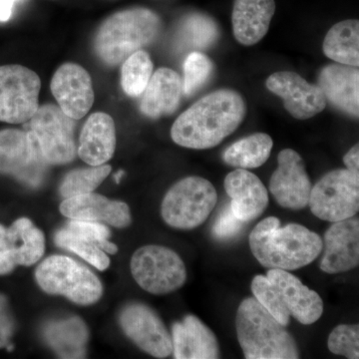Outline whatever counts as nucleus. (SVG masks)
<instances>
[{
    "label": "nucleus",
    "mask_w": 359,
    "mask_h": 359,
    "mask_svg": "<svg viewBox=\"0 0 359 359\" xmlns=\"http://www.w3.org/2000/svg\"><path fill=\"white\" fill-rule=\"evenodd\" d=\"M323 245L325 254L320 269L325 273H346L359 264V221L349 218L332 223L325 231Z\"/></svg>",
    "instance_id": "17"
},
{
    "label": "nucleus",
    "mask_w": 359,
    "mask_h": 359,
    "mask_svg": "<svg viewBox=\"0 0 359 359\" xmlns=\"http://www.w3.org/2000/svg\"><path fill=\"white\" fill-rule=\"evenodd\" d=\"M47 163L29 131H0V173L11 175L28 185H39Z\"/></svg>",
    "instance_id": "11"
},
{
    "label": "nucleus",
    "mask_w": 359,
    "mask_h": 359,
    "mask_svg": "<svg viewBox=\"0 0 359 359\" xmlns=\"http://www.w3.org/2000/svg\"><path fill=\"white\" fill-rule=\"evenodd\" d=\"M252 254L264 268L294 271L313 263L323 252V238L299 224L280 226L269 217L259 222L250 235Z\"/></svg>",
    "instance_id": "2"
},
{
    "label": "nucleus",
    "mask_w": 359,
    "mask_h": 359,
    "mask_svg": "<svg viewBox=\"0 0 359 359\" xmlns=\"http://www.w3.org/2000/svg\"><path fill=\"white\" fill-rule=\"evenodd\" d=\"M16 1L20 0H0V22H6L11 20Z\"/></svg>",
    "instance_id": "40"
},
{
    "label": "nucleus",
    "mask_w": 359,
    "mask_h": 359,
    "mask_svg": "<svg viewBox=\"0 0 359 359\" xmlns=\"http://www.w3.org/2000/svg\"><path fill=\"white\" fill-rule=\"evenodd\" d=\"M266 88L283 99V107L292 117L308 120L320 114L327 106V99L318 85L309 83L297 73L280 71L266 82Z\"/></svg>",
    "instance_id": "15"
},
{
    "label": "nucleus",
    "mask_w": 359,
    "mask_h": 359,
    "mask_svg": "<svg viewBox=\"0 0 359 359\" xmlns=\"http://www.w3.org/2000/svg\"><path fill=\"white\" fill-rule=\"evenodd\" d=\"M6 233V226L0 224V276L9 275L16 268L7 249Z\"/></svg>",
    "instance_id": "38"
},
{
    "label": "nucleus",
    "mask_w": 359,
    "mask_h": 359,
    "mask_svg": "<svg viewBox=\"0 0 359 359\" xmlns=\"http://www.w3.org/2000/svg\"><path fill=\"white\" fill-rule=\"evenodd\" d=\"M28 131L34 137L47 164L65 165L76 156V120L68 117L54 104H44L29 120Z\"/></svg>",
    "instance_id": "8"
},
{
    "label": "nucleus",
    "mask_w": 359,
    "mask_h": 359,
    "mask_svg": "<svg viewBox=\"0 0 359 359\" xmlns=\"http://www.w3.org/2000/svg\"><path fill=\"white\" fill-rule=\"evenodd\" d=\"M320 87L327 101L346 114L358 117L359 71L358 67L332 65L318 75Z\"/></svg>",
    "instance_id": "22"
},
{
    "label": "nucleus",
    "mask_w": 359,
    "mask_h": 359,
    "mask_svg": "<svg viewBox=\"0 0 359 359\" xmlns=\"http://www.w3.org/2000/svg\"><path fill=\"white\" fill-rule=\"evenodd\" d=\"M255 297L243 299L236 316L238 344L247 359H297V342Z\"/></svg>",
    "instance_id": "4"
},
{
    "label": "nucleus",
    "mask_w": 359,
    "mask_h": 359,
    "mask_svg": "<svg viewBox=\"0 0 359 359\" xmlns=\"http://www.w3.org/2000/svg\"><path fill=\"white\" fill-rule=\"evenodd\" d=\"M60 212L66 218L104 222L116 228H126L132 222L126 203L109 200L93 192L67 198L60 205Z\"/></svg>",
    "instance_id": "20"
},
{
    "label": "nucleus",
    "mask_w": 359,
    "mask_h": 359,
    "mask_svg": "<svg viewBox=\"0 0 359 359\" xmlns=\"http://www.w3.org/2000/svg\"><path fill=\"white\" fill-rule=\"evenodd\" d=\"M115 123L110 115L93 113L85 122L80 134L77 153L90 166L106 164L114 155Z\"/></svg>",
    "instance_id": "23"
},
{
    "label": "nucleus",
    "mask_w": 359,
    "mask_h": 359,
    "mask_svg": "<svg viewBox=\"0 0 359 359\" xmlns=\"http://www.w3.org/2000/svg\"><path fill=\"white\" fill-rule=\"evenodd\" d=\"M252 294L266 311H269L276 320L280 321L283 327H287L290 323V314L282 297L278 294V290L273 283L266 278V276L257 275L252 278L250 285Z\"/></svg>",
    "instance_id": "33"
},
{
    "label": "nucleus",
    "mask_w": 359,
    "mask_h": 359,
    "mask_svg": "<svg viewBox=\"0 0 359 359\" xmlns=\"http://www.w3.org/2000/svg\"><path fill=\"white\" fill-rule=\"evenodd\" d=\"M275 13V0H235L233 36L245 46L257 44L266 36Z\"/></svg>",
    "instance_id": "24"
},
{
    "label": "nucleus",
    "mask_w": 359,
    "mask_h": 359,
    "mask_svg": "<svg viewBox=\"0 0 359 359\" xmlns=\"http://www.w3.org/2000/svg\"><path fill=\"white\" fill-rule=\"evenodd\" d=\"M109 238V229L99 222L71 219L56 233L55 244L74 252L99 271H105L110 266L106 252L115 255L118 252Z\"/></svg>",
    "instance_id": "12"
},
{
    "label": "nucleus",
    "mask_w": 359,
    "mask_h": 359,
    "mask_svg": "<svg viewBox=\"0 0 359 359\" xmlns=\"http://www.w3.org/2000/svg\"><path fill=\"white\" fill-rule=\"evenodd\" d=\"M7 249L16 266H30L43 256V233L27 218L13 222L6 233Z\"/></svg>",
    "instance_id": "27"
},
{
    "label": "nucleus",
    "mask_w": 359,
    "mask_h": 359,
    "mask_svg": "<svg viewBox=\"0 0 359 359\" xmlns=\"http://www.w3.org/2000/svg\"><path fill=\"white\" fill-rule=\"evenodd\" d=\"M50 88L60 109L76 121L88 114L93 105L95 96L91 77L75 63H65L56 70Z\"/></svg>",
    "instance_id": "16"
},
{
    "label": "nucleus",
    "mask_w": 359,
    "mask_h": 359,
    "mask_svg": "<svg viewBox=\"0 0 359 359\" xmlns=\"http://www.w3.org/2000/svg\"><path fill=\"white\" fill-rule=\"evenodd\" d=\"M45 341L62 358H82L86 354L88 328L78 316L50 321L43 330Z\"/></svg>",
    "instance_id": "26"
},
{
    "label": "nucleus",
    "mask_w": 359,
    "mask_h": 359,
    "mask_svg": "<svg viewBox=\"0 0 359 359\" xmlns=\"http://www.w3.org/2000/svg\"><path fill=\"white\" fill-rule=\"evenodd\" d=\"M109 165L76 169L66 175L60 187V194L65 199L74 196L92 193L111 173Z\"/></svg>",
    "instance_id": "32"
},
{
    "label": "nucleus",
    "mask_w": 359,
    "mask_h": 359,
    "mask_svg": "<svg viewBox=\"0 0 359 359\" xmlns=\"http://www.w3.org/2000/svg\"><path fill=\"white\" fill-rule=\"evenodd\" d=\"M123 175H124L123 171H119V173L115 175V180L117 183H120V180H121Z\"/></svg>",
    "instance_id": "41"
},
{
    "label": "nucleus",
    "mask_w": 359,
    "mask_h": 359,
    "mask_svg": "<svg viewBox=\"0 0 359 359\" xmlns=\"http://www.w3.org/2000/svg\"><path fill=\"white\" fill-rule=\"evenodd\" d=\"M162 27L160 16L146 7L117 11L97 29L94 50L104 65H121L134 52L155 42Z\"/></svg>",
    "instance_id": "3"
},
{
    "label": "nucleus",
    "mask_w": 359,
    "mask_h": 359,
    "mask_svg": "<svg viewBox=\"0 0 359 359\" xmlns=\"http://www.w3.org/2000/svg\"><path fill=\"white\" fill-rule=\"evenodd\" d=\"M120 327L128 339L144 353L156 358H167L173 353L172 335L157 313L141 302H132L122 309Z\"/></svg>",
    "instance_id": "13"
},
{
    "label": "nucleus",
    "mask_w": 359,
    "mask_h": 359,
    "mask_svg": "<svg viewBox=\"0 0 359 359\" xmlns=\"http://www.w3.org/2000/svg\"><path fill=\"white\" fill-rule=\"evenodd\" d=\"M323 53L339 65H359V21L337 23L328 30L323 45Z\"/></svg>",
    "instance_id": "28"
},
{
    "label": "nucleus",
    "mask_w": 359,
    "mask_h": 359,
    "mask_svg": "<svg viewBox=\"0 0 359 359\" xmlns=\"http://www.w3.org/2000/svg\"><path fill=\"white\" fill-rule=\"evenodd\" d=\"M130 266L135 282L152 294H171L181 289L187 280L183 259L163 245H148L137 250Z\"/></svg>",
    "instance_id": "7"
},
{
    "label": "nucleus",
    "mask_w": 359,
    "mask_h": 359,
    "mask_svg": "<svg viewBox=\"0 0 359 359\" xmlns=\"http://www.w3.org/2000/svg\"><path fill=\"white\" fill-rule=\"evenodd\" d=\"M247 112L238 92L221 89L208 94L177 118L172 140L181 147L205 150L218 146L238 128Z\"/></svg>",
    "instance_id": "1"
},
{
    "label": "nucleus",
    "mask_w": 359,
    "mask_h": 359,
    "mask_svg": "<svg viewBox=\"0 0 359 359\" xmlns=\"http://www.w3.org/2000/svg\"><path fill=\"white\" fill-rule=\"evenodd\" d=\"M219 27L215 20L203 13H191L181 21L180 42L188 48L203 50L219 39Z\"/></svg>",
    "instance_id": "30"
},
{
    "label": "nucleus",
    "mask_w": 359,
    "mask_h": 359,
    "mask_svg": "<svg viewBox=\"0 0 359 359\" xmlns=\"http://www.w3.org/2000/svg\"><path fill=\"white\" fill-rule=\"evenodd\" d=\"M330 353L349 359L359 358V325H339L330 332L327 341Z\"/></svg>",
    "instance_id": "35"
},
{
    "label": "nucleus",
    "mask_w": 359,
    "mask_h": 359,
    "mask_svg": "<svg viewBox=\"0 0 359 359\" xmlns=\"http://www.w3.org/2000/svg\"><path fill=\"white\" fill-rule=\"evenodd\" d=\"M40 89L34 71L22 65L0 66V122L29 121L39 107Z\"/></svg>",
    "instance_id": "10"
},
{
    "label": "nucleus",
    "mask_w": 359,
    "mask_h": 359,
    "mask_svg": "<svg viewBox=\"0 0 359 359\" xmlns=\"http://www.w3.org/2000/svg\"><path fill=\"white\" fill-rule=\"evenodd\" d=\"M35 278L47 294L65 295L79 306L96 304L103 294L100 280L86 266L65 256L45 259L36 269Z\"/></svg>",
    "instance_id": "5"
},
{
    "label": "nucleus",
    "mask_w": 359,
    "mask_h": 359,
    "mask_svg": "<svg viewBox=\"0 0 359 359\" xmlns=\"http://www.w3.org/2000/svg\"><path fill=\"white\" fill-rule=\"evenodd\" d=\"M152 60L148 52H134L123 62L121 86L123 91L130 97H140L147 87L153 74Z\"/></svg>",
    "instance_id": "31"
},
{
    "label": "nucleus",
    "mask_w": 359,
    "mask_h": 359,
    "mask_svg": "<svg viewBox=\"0 0 359 359\" xmlns=\"http://www.w3.org/2000/svg\"><path fill=\"white\" fill-rule=\"evenodd\" d=\"M266 278L278 290L290 316L304 325H313L320 320L323 313V302L318 292L309 290L289 271L271 269Z\"/></svg>",
    "instance_id": "18"
},
{
    "label": "nucleus",
    "mask_w": 359,
    "mask_h": 359,
    "mask_svg": "<svg viewBox=\"0 0 359 359\" xmlns=\"http://www.w3.org/2000/svg\"><path fill=\"white\" fill-rule=\"evenodd\" d=\"M217 202L218 194L211 182L202 177H187L168 191L161 215L172 228L193 230L209 218Z\"/></svg>",
    "instance_id": "6"
},
{
    "label": "nucleus",
    "mask_w": 359,
    "mask_h": 359,
    "mask_svg": "<svg viewBox=\"0 0 359 359\" xmlns=\"http://www.w3.org/2000/svg\"><path fill=\"white\" fill-rule=\"evenodd\" d=\"M244 222L241 221L235 216L231 211V205H224L223 211L219 215L216 223L212 228V233L215 237L226 240L238 235V231L242 230Z\"/></svg>",
    "instance_id": "36"
},
{
    "label": "nucleus",
    "mask_w": 359,
    "mask_h": 359,
    "mask_svg": "<svg viewBox=\"0 0 359 359\" xmlns=\"http://www.w3.org/2000/svg\"><path fill=\"white\" fill-rule=\"evenodd\" d=\"M273 147L269 135L252 134L231 144L224 151L223 159L226 165L237 169H256L268 161Z\"/></svg>",
    "instance_id": "29"
},
{
    "label": "nucleus",
    "mask_w": 359,
    "mask_h": 359,
    "mask_svg": "<svg viewBox=\"0 0 359 359\" xmlns=\"http://www.w3.org/2000/svg\"><path fill=\"white\" fill-rule=\"evenodd\" d=\"M214 65L211 59L200 51L189 54L184 63L183 91L187 96L193 95L211 77Z\"/></svg>",
    "instance_id": "34"
},
{
    "label": "nucleus",
    "mask_w": 359,
    "mask_h": 359,
    "mask_svg": "<svg viewBox=\"0 0 359 359\" xmlns=\"http://www.w3.org/2000/svg\"><path fill=\"white\" fill-rule=\"evenodd\" d=\"M224 190L231 198V209L244 223L264 214L269 205V194L259 177L245 169L226 175Z\"/></svg>",
    "instance_id": "19"
},
{
    "label": "nucleus",
    "mask_w": 359,
    "mask_h": 359,
    "mask_svg": "<svg viewBox=\"0 0 359 359\" xmlns=\"http://www.w3.org/2000/svg\"><path fill=\"white\" fill-rule=\"evenodd\" d=\"M311 186L306 164L299 153L283 149L278 153V168L271 177L269 191L285 209L299 211L309 205Z\"/></svg>",
    "instance_id": "14"
},
{
    "label": "nucleus",
    "mask_w": 359,
    "mask_h": 359,
    "mask_svg": "<svg viewBox=\"0 0 359 359\" xmlns=\"http://www.w3.org/2000/svg\"><path fill=\"white\" fill-rule=\"evenodd\" d=\"M183 81L176 71L159 68L153 73L142 97L140 110L152 119L173 114L178 109Z\"/></svg>",
    "instance_id": "25"
},
{
    "label": "nucleus",
    "mask_w": 359,
    "mask_h": 359,
    "mask_svg": "<svg viewBox=\"0 0 359 359\" xmlns=\"http://www.w3.org/2000/svg\"><path fill=\"white\" fill-rule=\"evenodd\" d=\"M344 163L346 169L353 173L359 175V146L354 145L344 157Z\"/></svg>",
    "instance_id": "39"
},
{
    "label": "nucleus",
    "mask_w": 359,
    "mask_h": 359,
    "mask_svg": "<svg viewBox=\"0 0 359 359\" xmlns=\"http://www.w3.org/2000/svg\"><path fill=\"white\" fill-rule=\"evenodd\" d=\"M309 205L323 221L353 218L359 210V175L347 169L328 172L311 189Z\"/></svg>",
    "instance_id": "9"
},
{
    "label": "nucleus",
    "mask_w": 359,
    "mask_h": 359,
    "mask_svg": "<svg viewBox=\"0 0 359 359\" xmlns=\"http://www.w3.org/2000/svg\"><path fill=\"white\" fill-rule=\"evenodd\" d=\"M173 354L176 359H217L218 339L197 316L189 314L172 327Z\"/></svg>",
    "instance_id": "21"
},
{
    "label": "nucleus",
    "mask_w": 359,
    "mask_h": 359,
    "mask_svg": "<svg viewBox=\"0 0 359 359\" xmlns=\"http://www.w3.org/2000/svg\"><path fill=\"white\" fill-rule=\"evenodd\" d=\"M15 332V320L9 308L8 299L0 294V349L11 346V339Z\"/></svg>",
    "instance_id": "37"
}]
</instances>
